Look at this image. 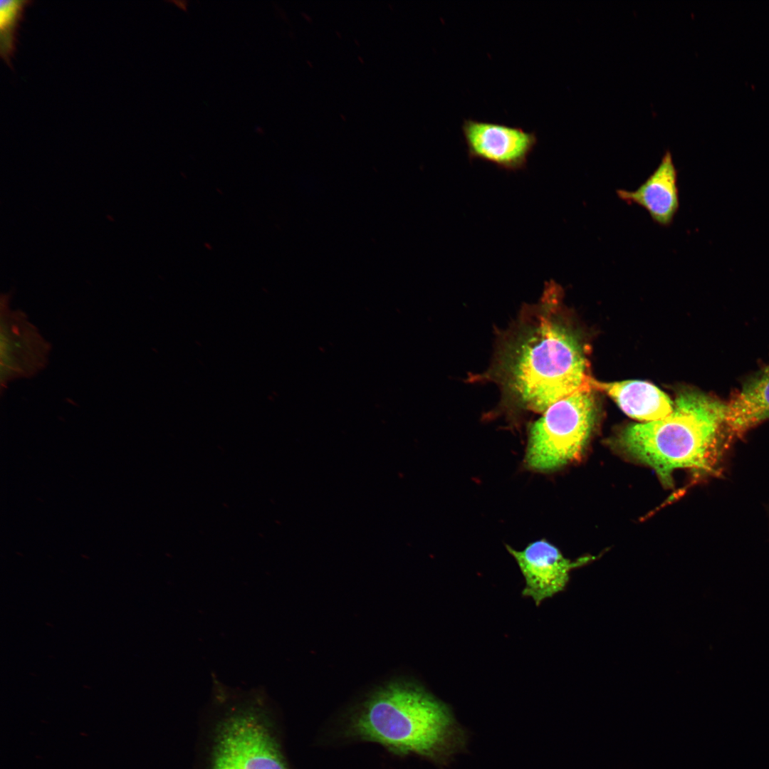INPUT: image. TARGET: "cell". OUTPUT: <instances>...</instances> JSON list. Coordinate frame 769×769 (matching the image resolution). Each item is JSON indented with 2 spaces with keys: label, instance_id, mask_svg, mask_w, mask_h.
Here are the masks:
<instances>
[{
  "label": "cell",
  "instance_id": "6da1fadb",
  "mask_svg": "<svg viewBox=\"0 0 769 769\" xmlns=\"http://www.w3.org/2000/svg\"><path fill=\"white\" fill-rule=\"evenodd\" d=\"M563 290L548 282L535 318L506 347L503 383L522 407L543 413L556 402L590 389L587 360L575 335L553 314Z\"/></svg>",
  "mask_w": 769,
  "mask_h": 769
},
{
  "label": "cell",
  "instance_id": "7a4b0ae2",
  "mask_svg": "<svg viewBox=\"0 0 769 769\" xmlns=\"http://www.w3.org/2000/svg\"><path fill=\"white\" fill-rule=\"evenodd\" d=\"M726 410V403L711 395L684 392L669 415L627 427L618 444L628 455L652 467L667 486L672 484L671 474L677 469L699 475L717 474L733 438Z\"/></svg>",
  "mask_w": 769,
  "mask_h": 769
},
{
  "label": "cell",
  "instance_id": "3957f363",
  "mask_svg": "<svg viewBox=\"0 0 769 769\" xmlns=\"http://www.w3.org/2000/svg\"><path fill=\"white\" fill-rule=\"evenodd\" d=\"M452 726L444 703L419 685L394 681L362 704L347 729L350 736L394 753L436 758L445 748Z\"/></svg>",
  "mask_w": 769,
  "mask_h": 769
},
{
  "label": "cell",
  "instance_id": "277c9868",
  "mask_svg": "<svg viewBox=\"0 0 769 769\" xmlns=\"http://www.w3.org/2000/svg\"><path fill=\"white\" fill-rule=\"evenodd\" d=\"M542 414L530 427L524 461L530 470L548 472L582 454L595 421L590 389H580Z\"/></svg>",
  "mask_w": 769,
  "mask_h": 769
},
{
  "label": "cell",
  "instance_id": "5b68a950",
  "mask_svg": "<svg viewBox=\"0 0 769 769\" xmlns=\"http://www.w3.org/2000/svg\"><path fill=\"white\" fill-rule=\"evenodd\" d=\"M212 769H287L266 721L258 711L243 708L223 723Z\"/></svg>",
  "mask_w": 769,
  "mask_h": 769
},
{
  "label": "cell",
  "instance_id": "8992f818",
  "mask_svg": "<svg viewBox=\"0 0 769 769\" xmlns=\"http://www.w3.org/2000/svg\"><path fill=\"white\" fill-rule=\"evenodd\" d=\"M1 297L0 310V382L1 389L9 382L29 378L43 370L51 344L21 310L11 309L7 297Z\"/></svg>",
  "mask_w": 769,
  "mask_h": 769
},
{
  "label": "cell",
  "instance_id": "52a82bcc",
  "mask_svg": "<svg viewBox=\"0 0 769 769\" xmlns=\"http://www.w3.org/2000/svg\"><path fill=\"white\" fill-rule=\"evenodd\" d=\"M461 130L470 159L488 162L507 171L524 169L538 143L535 132L502 123L468 118Z\"/></svg>",
  "mask_w": 769,
  "mask_h": 769
},
{
  "label": "cell",
  "instance_id": "ba28073f",
  "mask_svg": "<svg viewBox=\"0 0 769 769\" xmlns=\"http://www.w3.org/2000/svg\"><path fill=\"white\" fill-rule=\"evenodd\" d=\"M507 549L524 577L523 596L531 598L536 605L563 591L569 581L570 571L592 558L585 557L571 561L545 540L534 541L522 550L510 546Z\"/></svg>",
  "mask_w": 769,
  "mask_h": 769
},
{
  "label": "cell",
  "instance_id": "9c48e42d",
  "mask_svg": "<svg viewBox=\"0 0 769 769\" xmlns=\"http://www.w3.org/2000/svg\"><path fill=\"white\" fill-rule=\"evenodd\" d=\"M618 197L644 209L656 224L669 226L679 207L677 170L666 150L657 167L635 190L617 189Z\"/></svg>",
  "mask_w": 769,
  "mask_h": 769
},
{
  "label": "cell",
  "instance_id": "30bf717a",
  "mask_svg": "<svg viewBox=\"0 0 769 769\" xmlns=\"http://www.w3.org/2000/svg\"><path fill=\"white\" fill-rule=\"evenodd\" d=\"M590 388L608 394L628 416L652 422L664 418L673 411L669 397L654 384L639 380L601 382L589 378Z\"/></svg>",
  "mask_w": 769,
  "mask_h": 769
},
{
  "label": "cell",
  "instance_id": "8fae6325",
  "mask_svg": "<svg viewBox=\"0 0 769 769\" xmlns=\"http://www.w3.org/2000/svg\"><path fill=\"white\" fill-rule=\"evenodd\" d=\"M726 406V422L733 437L769 419V366L748 377Z\"/></svg>",
  "mask_w": 769,
  "mask_h": 769
},
{
  "label": "cell",
  "instance_id": "7c38bea8",
  "mask_svg": "<svg viewBox=\"0 0 769 769\" xmlns=\"http://www.w3.org/2000/svg\"><path fill=\"white\" fill-rule=\"evenodd\" d=\"M28 1H1L0 2V53L1 58L10 63L14 51L16 33Z\"/></svg>",
  "mask_w": 769,
  "mask_h": 769
}]
</instances>
